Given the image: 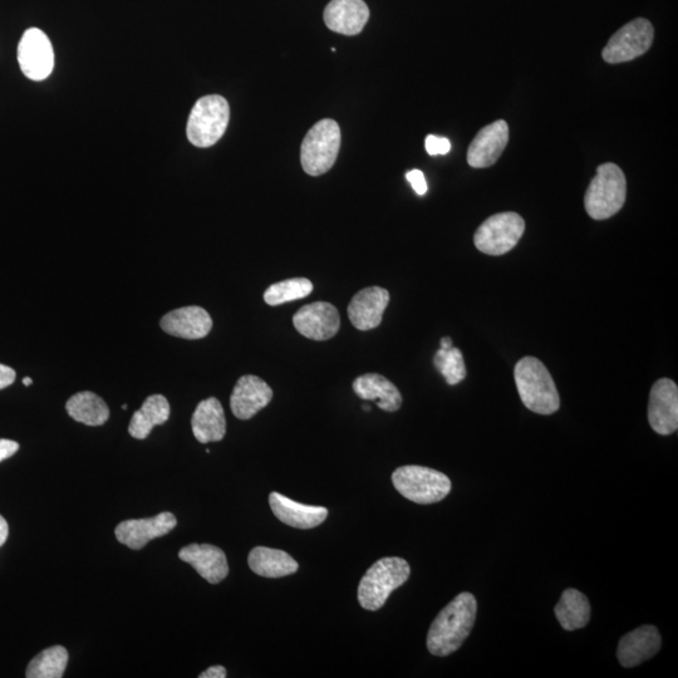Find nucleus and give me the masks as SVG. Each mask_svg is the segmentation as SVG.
<instances>
[{
	"mask_svg": "<svg viewBox=\"0 0 678 678\" xmlns=\"http://www.w3.org/2000/svg\"><path fill=\"white\" fill-rule=\"evenodd\" d=\"M554 612L565 631H576L588 625L592 609L588 598L571 588L563 592Z\"/></svg>",
	"mask_w": 678,
	"mask_h": 678,
	"instance_id": "a878e982",
	"label": "nucleus"
},
{
	"mask_svg": "<svg viewBox=\"0 0 678 678\" xmlns=\"http://www.w3.org/2000/svg\"><path fill=\"white\" fill-rule=\"evenodd\" d=\"M434 365L449 385L455 386L466 377V366L463 353L459 348H440L434 357Z\"/></svg>",
	"mask_w": 678,
	"mask_h": 678,
	"instance_id": "c756f323",
	"label": "nucleus"
},
{
	"mask_svg": "<svg viewBox=\"0 0 678 678\" xmlns=\"http://www.w3.org/2000/svg\"><path fill=\"white\" fill-rule=\"evenodd\" d=\"M170 417V404L165 396L152 395L147 397L139 411H136L129 426V432L134 439L145 440L155 426L164 425Z\"/></svg>",
	"mask_w": 678,
	"mask_h": 678,
	"instance_id": "393cba45",
	"label": "nucleus"
},
{
	"mask_svg": "<svg viewBox=\"0 0 678 678\" xmlns=\"http://www.w3.org/2000/svg\"><path fill=\"white\" fill-rule=\"evenodd\" d=\"M323 17L331 31L356 36L370 19V9L363 0H331L324 9Z\"/></svg>",
	"mask_w": 678,
	"mask_h": 678,
	"instance_id": "a211bd4d",
	"label": "nucleus"
},
{
	"mask_svg": "<svg viewBox=\"0 0 678 678\" xmlns=\"http://www.w3.org/2000/svg\"><path fill=\"white\" fill-rule=\"evenodd\" d=\"M392 483L406 499L422 505L439 503L450 494L452 488L449 476L419 465L396 469L392 474Z\"/></svg>",
	"mask_w": 678,
	"mask_h": 678,
	"instance_id": "39448f33",
	"label": "nucleus"
},
{
	"mask_svg": "<svg viewBox=\"0 0 678 678\" xmlns=\"http://www.w3.org/2000/svg\"><path fill=\"white\" fill-rule=\"evenodd\" d=\"M425 147L431 156L447 155L451 150V142L446 137L429 135L426 137Z\"/></svg>",
	"mask_w": 678,
	"mask_h": 678,
	"instance_id": "7c9ffc66",
	"label": "nucleus"
},
{
	"mask_svg": "<svg viewBox=\"0 0 678 678\" xmlns=\"http://www.w3.org/2000/svg\"><path fill=\"white\" fill-rule=\"evenodd\" d=\"M179 558L211 584H218L228 577V559L223 550L215 545L190 544L180 550Z\"/></svg>",
	"mask_w": 678,
	"mask_h": 678,
	"instance_id": "6ab92c4d",
	"label": "nucleus"
},
{
	"mask_svg": "<svg viewBox=\"0 0 678 678\" xmlns=\"http://www.w3.org/2000/svg\"><path fill=\"white\" fill-rule=\"evenodd\" d=\"M230 107L219 95L201 97L191 110L186 135L196 147L214 146L228 129Z\"/></svg>",
	"mask_w": 678,
	"mask_h": 678,
	"instance_id": "423d86ee",
	"label": "nucleus"
},
{
	"mask_svg": "<svg viewBox=\"0 0 678 678\" xmlns=\"http://www.w3.org/2000/svg\"><path fill=\"white\" fill-rule=\"evenodd\" d=\"M18 62L29 80H46L54 67L53 47L47 34L38 28L24 32L18 46Z\"/></svg>",
	"mask_w": 678,
	"mask_h": 678,
	"instance_id": "9d476101",
	"label": "nucleus"
},
{
	"mask_svg": "<svg viewBox=\"0 0 678 678\" xmlns=\"http://www.w3.org/2000/svg\"><path fill=\"white\" fill-rule=\"evenodd\" d=\"M509 142V126L504 120L493 122L479 131L468 150V162L474 169L493 166Z\"/></svg>",
	"mask_w": 678,
	"mask_h": 678,
	"instance_id": "4468645a",
	"label": "nucleus"
},
{
	"mask_svg": "<svg viewBox=\"0 0 678 678\" xmlns=\"http://www.w3.org/2000/svg\"><path fill=\"white\" fill-rule=\"evenodd\" d=\"M66 410L73 420L87 426H102L110 419L106 402L90 391L72 396L66 404Z\"/></svg>",
	"mask_w": 678,
	"mask_h": 678,
	"instance_id": "bb28decb",
	"label": "nucleus"
},
{
	"mask_svg": "<svg viewBox=\"0 0 678 678\" xmlns=\"http://www.w3.org/2000/svg\"><path fill=\"white\" fill-rule=\"evenodd\" d=\"M178 525L175 515L169 512L160 513L154 518L131 519L117 525L115 535L121 544L130 549L140 550L152 539L164 537Z\"/></svg>",
	"mask_w": 678,
	"mask_h": 678,
	"instance_id": "ddd939ff",
	"label": "nucleus"
},
{
	"mask_svg": "<svg viewBox=\"0 0 678 678\" xmlns=\"http://www.w3.org/2000/svg\"><path fill=\"white\" fill-rule=\"evenodd\" d=\"M160 326L162 331L171 336L185 339H201L213 328V319L201 307H184L175 309L162 317Z\"/></svg>",
	"mask_w": 678,
	"mask_h": 678,
	"instance_id": "aec40b11",
	"label": "nucleus"
},
{
	"mask_svg": "<svg viewBox=\"0 0 678 678\" xmlns=\"http://www.w3.org/2000/svg\"><path fill=\"white\" fill-rule=\"evenodd\" d=\"M228 676L223 666H213L208 668L205 672L201 673L200 678H225Z\"/></svg>",
	"mask_w": 678,
	"mask_h": 678,
	"instance_id": "f704fd0d",
	"label": "nucleus"
},
{
	"mask_svg": "<svg viewBox=\"0 0 678 678\" xmlns=\"http://www.w3.org/2000/svg\"><path fill=\"white\" fill-rule=\"evenodd\" d=\"M648 422L658 435L667 436L677 431L678 387L670 378H661L652 386Z\"/></svg>",
	"mask_w": 678,
	"mask_h": 678,
	"instance_id": "9b49d317",
	"label": "nucleus"
},
{
	"mask_svg": "<svg viewBox=\"0 0 678 678\" xmlns=\"http://www.w3.org/2000/svg\"><path fill=\"white\" fill-rule=\"evenodd\" d=\"M195 439L201 444L218 442L226 434V420L223 406L215 397L201 401L191 419Z\"/></svg>",
	"mask_w": 678,
	"mask_h": 678,
	"instance_id": "5701e85b",
	"label": "nucleus"
},
{
	"mask_svg": "<svg viewBox=\"0 0 678 678\" xmlns=\"http://www.w3.org/2000/svg\"><path fill=\"white\" fill-rule=\"evenodd\" d=\"M17 373L13 368L0 365V390H4L16 381Z\"/></svg>",
	"mask_w": 678,
	"mask_h": 678,
	"instance_id": "72a5a7b5",
	"label": "nucleus"
},
{
	"mask_svg": "<svg viewBox=\"0 0 678 678\" xmlns=\"http://www.w3.org/2000/svg\"><path fill=\"white\" fill-rule=\"evenodd\" d=\"M655 29L645 18H637L614 33L604 47L603 60L611 65L636 60L651 48Z\"/></svg>",
	"mask_w": 678,
	"mask_h": 678,
	"instance_id": "1a4fd4ad",
	"label": "nucleus"
},
{
	"mask_svg": "<svg viewBox=\"0 0 678 678\" xmlns=\"http://www.w3.org/2000/svg\"><path fill=\"white\" fill-rule=\"evenodd\" d=\"M341 149V129L334 120H322L308 131L302 142L303 170L311 176H321L332 169Z\"/></svg>",
	"mask_w": 678,
	"mask_h": 678,
	"instance_id": "0eeeda50",
	"label": "nucleus"
},
{
	"mask_svg": "<svg viewBox=\"0 0 678 678\" xmlns=\"http://www.w3.org/2000/svg\"><path fill=\"white\" fill-rule=\"evenodd\" d=\"M406 179L415 190L417 195H425L427 193V183L424 173L420 170H411L406 174Z\"/></svg>",
	"mask_w": 678,
	"mask_h": 678,
	"instance_id": "2f4dec72",
	"label": "nucleus"
},
{
	"mask_svg": "<svg viewBox=\"0 0 678 678\" xmlns=\"http://www.w3.org/2000/svg\"><path fill=\"white\" fill-rule=\"evenodd\" d=\"M627 180L621 167L612 162L598 166L589 184L584 206L594 220H606L616 215L626 203Z\"/></svg>",
	"mask_w": 678,
	"mask_h": 678,
	"instance_id": "20e7f679",
	"label": "nucleus"
},
{
	"mask_svg": "<svg viewBox=\"0 0 678 678\" xmlns=\"http://www.w3.org/2000/svg\"><path fill=\"white\" fill-rule=\"evenodd\" d=\"M390 303V293L381 287L362 289L348 306V317L360 331H370L382 323L383 313Z\"/></svg>",
	"mask_w": 678,
	"mask_h": 678,
	"instance_id": "f3484780",
	"label": "nucleus"
},
{
	"mask_svg": "<svg viewBox=\"0 0 678 678\" xmlns=\"http://www.w3.org/2000/svg\"><path fill=\"white\" fill-rule=\"evenodd\" d=\"M440 346H441V348H444V350H447V348H451L452 347L451 338H449V337L442 338L441 342H440Z\"/></svg>",
	"mask_w": 678,
	"mask_h": 678,
	"instance_id": "e433bc0d",
	"label": "nucleus"
},
{
	"mask_svg": "<svg viewBox=\"0 0 678 678\" xmlns=\"http://www.w3.org/2000/svg\"><path fill=\"white\" fill-rule=\"evenodd\" d=\"M520 399L528 410L553 415L559 410L560 397L548 368L535 357H524L514 371Z\"/></svg>",
	"mask_w": 678,
	"mask_h": 678,
	"instance_id": "f03ea898",
	"label": "nucleus"
},
{
	"mask_svg": "<svg viewBox=\"0 0 678 678\" xmlns=\"http://www.w3.org/2000/svg\"><path fill=\"white\" fill-rule=\"evenodd\" d=\"M68 651L62 646H53L39 653L29 663L27 678H61L65 675Z\"/></svg>",
	"mask_w": 678,
	"mask_h": 678,
	"instance_id": "cd10ccee",
	"label": "nucleus"
},
{
	"mask_svg": "<svg viewBox=\"0 0 678 678\" xmlns=\"http://www.w3.org/2000/svg\"><path fill=\"white\" fill-rule=\"evenodd\" d=\"M525 232V221L517 213H500L490 216L476 230L474 243L481 253L504 255L517 247Z\"/></svg>",
	"mask_w": 678,
	"mask_h": 678,
	"instance_id": "6e6552de",
	"label": "nucleus"
},
{
	"mask_svg": "<svg viewBox=\"0 0 678 678\" xmlns=\"http://www.w3.org/2000/svg\"><path fill=\"white\" fill-rule=\"evenodd\" d=\"M122 410H127V405H122Z\"/></svg>",
	"mask_w": 678,
	"mask_h": 678,
	"instance_id": "58836bf2",
	"label": "nucleus"
},
{
	"mask_svg": "<svg viewBox=\"0 0 678 678\" xmlns=\"http://www.w3.org/2000/svg\"><path fill=\"white\" fill-rule=\"evenodd\" d=\"M250 569L260 577L282 578L291 576L299 569V564L283 550L257 547L249 553Z\"/></svg>",
	"mask_w": 678,
	"mask_h": 678,
	"instance_id": "b1692460",
	"label": "nucleus"
},
{
	"mask_svg": "<svg viewBox=\"0 0 678 678\" xmlns=\"http://www.w3.org/2000/svg\"><path fill=\"white\" fill-rule=\"evenodd\" d=\"M313 292V284L307 278H293L283 280L270 286L264 293V301L269 306L298 301Z\"/></svg>",
	"mask_w": 678,
	"mask_h": 678,
	"instance_id": "c85d7f7f",
	"label": "nucleus"
},
{
	"mask_svg": "<svg viewBox=\"0 0 678 678\" xmlns=\"http://www.w3.org/2000/svg\"><path fill=\"white\" fill-rule=\"evenodd\" d=\"M9 535V527L7 520L0 515V547H3L4 543L7 542Z\"/></svg>",
	"mask_w": 678,
	"mask_h": 678,
	"instance_id": "c9c22d12",
	"label": "nucleus"
},
{
	"mask_svg": "<svg viewBox=\"0 0 678 678\" xmlns=\"http://www.w3.org/2000/svg\"><path fill=\"white\" fill-rule=\"evenodd\" d=\"M32 383H33L32 378L26 377V378H24V380H23V385H24V386H31Z\"/></svg>",
	"mask_w": 678,
	"mask_h": 678,
	"instance_id": "4c0bfd02",
	"label": "nucleus"
},
{
	"mask_svg": "<svg viewBox=\"0 0 678 678\" xmlns=\"http://www.w3.org/2000/svg\"><path fill=\"white\" fill-rule=\"evenodd\" d=\"M293 324L302 336L313 341H327L338 333L341 318L333 304L316 302L299 309L294 314Z\"/></svg>",
	"mask_w": 678,
	"mask_h": 678,
	"instance_id": "f8f14e48",
	"label": "nucleus"
},
{
	"mask_svg": "<svg viewBox=\"0 0 678 678\" xmlns=\"http://www.w3.org/2000/svg\"><path fill=\"white\" fill-rule=\"evenodd\" d=\"M411 576L410 564L399 557L377 560L358 586V602L367 611H378L390 598L391 593L404 586Z\"/></svg>",
	"mask_w": 678,
	"mask_h": 678,
	"instance_id": "7ed1b4c3",
	"label": "nucleus"
},
{
	"mask_svg": "<svg viewBox=\"0 0 678 678\" xmlns=\"http://www.w3.org/2000/svg\"><path fill=\"white\" fill-rule=\"evenodd\" d=\"M273 399L272 388L262 378L247 375L239 378L230 397V407L239 420H250Z\"/></svg>",
	"mask_w": 678,
	"mask_h": 678,
	"instance_id": "2eb2a0df",
	"label": "nucleus"
},
{
	"mask_svg": "<svg viewBox=\"0 0 678 678\" xmlns=\"http://www.w3.org/2000/svg\"><path fill=\"white\" fill-rule=\"evenodd\" d=\"M19 450V444L16 441L0 439V463L12 458Z\"/></svg>",
	"mask_w": 678,
	"mask_h": 678,
	"instance_id": "473e14b6",
	"label": "nucleus"
},
{
	"mask_svg": "<svg viewBox=\"0 0 678 678\" xmlns=\"http://www.w3.org/2000/svg\"><path fill=\"white\" fill-rule=\"evenodd\" d=\"M269 505L280 522L297 529L316 528L328 517V510L323 506L297 503L279 493L269 495Z\"/></svg>",
	"mask_w": 678,
	"mask_h": 678,
	"instance_id": "412c9836",
	"label": "nucleus"
},
{
	"mask_svg": "<svg viewBox=\"0 0 678 678\" xmlns=\"http://www.w3.org/2000/svg\"><path fill=\"white\" fill-rule=\"evenodd\" d=\"M353 391L362 400L375 401L377 406L386 412H396L402 406L399 388L378 373H367L356 378L353 382Z\"/></svg>",
	"mask_w": 678,
	"mask_h": 678,
	"instance_id": "4be33fe9",
	"label": "nucleus"
},
{
	"mask_svg": "<svg viewBox=\"0 0 678 678\" xmlns=\"http://www.w3.org/2000/svg\"><path fill=\"white\" fill-rule=\"evenodd\" d=\"M662 638L655 626H642L621 638L617 658L621 666L632 668L651 660L660 652Z\"/></svg>",
	"mask_w": 678,
	"mask_h": 678,
	"instance_id": "dca6fc26",
	"label": "nucleus"
},
{
	"mask_svg": "<svg viewBox=\"0 0 678 678\" xmlns=\"http://www.w3.org/2000/svg\"><path fill=\"white\" fill-rule=\"evenodd\" d=\"M478 603L473 594L460 593L435 618L427 635V648L445 657L459 650L475 625Z\"/></svg>",
	"mask_w": 678,
	"mask_h": 678,
	"instance_id": "f257e3e1",
	"label": "nucleus"
}]
</instances>
